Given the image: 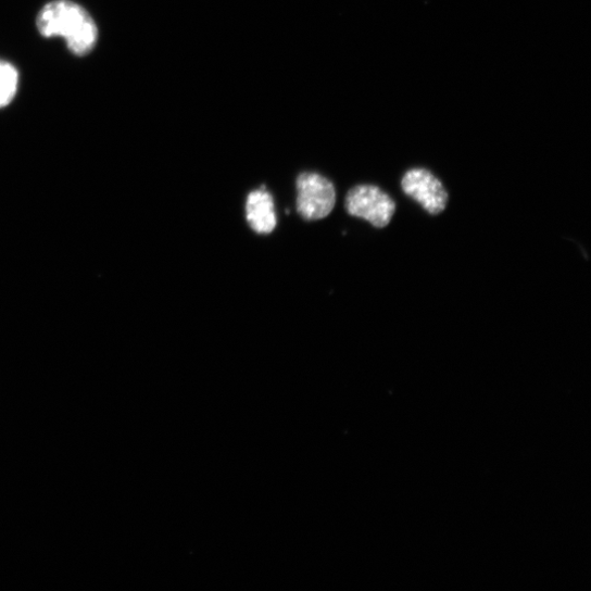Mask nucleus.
<instances>
[{"instance_id": "nucleus-1", "label": "nucleus", "mask_w": 591, "mask_h": 591, "mask_svg": "<svg viewBox=\"0 0 591 591\" xmlns=\"http://www.w3.org/2000/svg\"><path fill=\"white\" fill-rule=\"evenodd\" d=\"M45 38H63L68 50L77 56L92 52L98 42V27L89 13L71 0H55L46 5L37 20Z\"/></svg>"}, {"instance_id": "nucleus-2", "label": "nucleus", "mask_w": 591, "mask_h": 591, "mask_svg": "<svg viewBox=\"0 0 591 591\" xmlns=\"http://www.w3.org/2000/svg\"><path fill=\"white\" fill-rule=\"evenodd\" d=\"M298 212L306 221L324 219L336 206V188L330 180L315 173L298 178Z\"/></svg>"}, {"instance_id": "nucleus-3", "label": "nucleus", "mask_w": 591, "mask_h": 591, "mask_svg": "<svg viewBox=\"0 0 591 591\" xmlns=\"http://www.w3.org/2000/svg\"><path fill=\"white\" fill-rule=\"evenodd\" d=\"M347 210L350 215L365 219L376 228H383L395 213V203L377 187L359 186L348 193Z\"/></svg>"}, {"instance_id": "nucleus-4", "label": "nucleus", "mask_w": 591, "mask_h": 591, "mask_svg": "<svg viewBox=\"0 0 591 591\" xmlns=\"http://www.w3.org/2000/svg\"><path fill=\"white\" fill-rule=\"evenodd\" d=\"M404 193L417 202L430 215L445 211L449 193L442 184L425 169H413L401 183Z\"/></svg>"}, {"instance_id": "nucleus-5", "label": "nucleus", "mask_w": 591, "mask_h": 591, "mask_svg": "<svg viewBox=\"0 0 591 591\" xmlns=\"http://www.w3.org/2000/svg\"><path fill=\"white\" fill-rule=\"evenodd\" d=\"M247 221L257 234H271L276 227V213L272 196L263 186L249 194L246 205Z\"/></svg>"}, {"instance_id": "nucleus-6", "label": "nucleus", "mask_w": 591, "mask_h": 591, "mask_svg": "<svg viewBox=\"0 0 591 591\" xmlns=\"http://www.w3.org/2000/svg\"><path fill=\"white\" fill-rule=\"evenodd\" d=\"M20 85V73L16 67L3 60H0V109L13 102L17 95Z\"/></svg>"}]
</instances>
